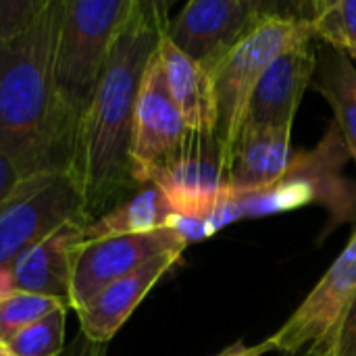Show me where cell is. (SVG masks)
<instances>
[{"label": "cell", "mask_w": 356, "mask_h": 356, "mask_svg": "<svg viewBox=\"0 0 356 356\" xmlns=\"http://www.w3.org/2000/svg\"><path fill=\"white\" fill-rule=\"evenodd\" d=\"M167 8L159 0H134L79 121L69 175L81 196L83 227L142 188L131 169L134 115L142 79L169 25Z\"/></svg>", "instance_id": "6da1fadb"}, {"label": "cell", "mask_w": 356, "mask_h": 356, "mask_svg": "<svg viewBox=\"0 0 356 356\" xmlns=\"http://www.w3.org/2000/svg\"><path fill=\"white\" fill-rule=\"evenodd\" d=\"M63 0H48L21 31L0 38V152L23 177L71 167L79 121L54 86Z\"/></svg>", "instance_id": "7a4b0ae2"}, {"label": "cell", "mask_w": 356, "mask_h": 356, "mask_svg": "<svg viewBox=\"0 0 356 356\" xmlns=\"http://www.w3.org/2000/svg\"><path fill=\"white\" fill-rule=\"evenodd\" d=\"M131 4L134 0H63L54 44V86L77 121L96 94Z\"/></svg>", "instance_id": "3957f363"}, {"label": "cell", "mask_w": 356, "mask_h": 356, "mask_svg": "<svg viewBox=\"0 0 356 356\" xmlns=\"http://www.w3.org/2000/svg\"><path fill=\"white\" fill-rule=\"evenodd\" d=\"M305 40H317L311 19L290 10L275 13L263 19L211 71L217 100V142L223 173L263 73L286 48Z\"/></svg>", "instance_id": "277c9868"}, {"label": "cell", "mask_w": 356, "mask_h": 356, "mask_svg": "<svg viewBox=\"0 0 356 356\" xmlns=\"http://www.w3.org/2000/svg\"><path fill=\"white\" fill-rule=\"evenodd\" d=\"M356 294V229L319 284L269 338L282 356H332Z\"/></svg>", "instance_id": "5b68a950"}, {"label": "cell", "mask_w": 356, "mask_h": 356, "mask_svg": "<svg viewBox=\"0 0 356 356\" xmlns=\"http://www.w3.org/2000/svg\"><path fill=\"white\" fill-rule=\"evenodd\" d=\"M69 221L83 225L81 196L67 171L23 177L0 209V267H10L21 252Z\"/></svg>", "instance_id": "8992f818"}, {"label": "cell", "mask_w": 356, "mask_h": 356, "mask_svg": "<svg viewBox=\"0 0 356 356\" xmlns=\"http://www.w3.org/2000/svg\"><path fill=\"white\" fill-rule=\"evenodd\" d=\"M284 13L261 0H192L169 19L165 38L209 73L263 19Z\"/></svg>", "instance_id": "52a82bcc"}, {"label": "cell", "mask_w": 356, "mask_h": 356, "mask_svg": "<svg viewBox=\"0 0 356 356\" xmlns=\"http://www.w3.org/2000/svg\"><path fill=\"white\" fill-rule=\"evenodd\" d=\"M188 244L171 227L150 234L83 240L73 259L69 309L77 311L113 282L165 252H184Z\"/></svg>", "instance_id": "ba28073f"}, {"label": "cell", "mask_w": 356, "mask_h": 356, "mask_svg": "<svg viewBox=\"0 0 356 356\" xmlns=\"http://www.w3.org/2000/svg\"><path fill=\"white\" fill-rule=\"evenodd\" d=\"M188 131L190 129L169 94L156 52L142 79L134 115L131 169L138 186L154 181V177L175 159Z\"/></svg>", "instance_id": "9c48e42d"}, {"label": "cell", "mask_w": 356, "mask_h": 356, "mask_svg": "<svg viewBox=\"0 0 356 356\" xmlns=\"http://www.w3.org/2000/svg\"><path fill=\"white\" fill-rule=\"evenodd\" d=\"M177 215L204 217L227 200L221 150L215 134L188 131L175 159L152 181Z\"/></svg>", "instance_id": "30bf717a"}, {"label": "cell", "mask_w": 356, "mask_h": 356, "mask_svg": "<svg viewBox=\"0 0 356 356\" xmlns=\"http://www.w3.org/2000/svg\"><path fill=\"white\" fill-rule=\"evenodd\" d=\"M317 69L315 40L286 48L263 73L250 98L244 125L292 127L296 111ZM242 125V127H244Z\"/></svg>", "instance_id": "8fae6325"}, {"label": "cell", "mask_w": 356, "mask_h": 356, "mask_svg": "<svg viewBox=\"0 0 356 356\" xmlns=\"http://www.w3.org/2000/svg\"><path fill=\"white\" fill-rule=\"evenodd\" d=\"M292 127L244 125L225 167V192L229 196L254 194L280 184L290 167Z\"/></svg>", "instance_id": "7c38bea8"}, {"label": "cell", "mask_w": 356, "mask_h": 356, "mask_svg": "<svg viewBox=\"0 0 356 356\" xmlns=\"http://www.w3.org/2000/svg\"><path fill=\"white\" fill-rule=\"evenodd\" d=\"M181 254L184 252L175 250L154 257L98 292L88 305L75 311L79 319V332L102 346L113 340L138 305L146 298V294L159 284V280L179 263Z\"/></svg>", "instance_id": "4fadbf2b"}, {"label": "cell", "mask_w": 356, "mask_h": 356, "mask_svg": "<svg viewBox=\"0 0 356 356\" xmlns=\"http://www.w3.org/2000/svg\"><path fill=\"white\" fill-rule=\"evenodd\" d=\"M81 242L83 225L69 221L21 252L10 265L17 292L58 298L69 307L73 259Z\"/></svg>", "instance_id": "5bb4252c"}, {"label": "cell", "mask_w": 356, "mask_h": 356, "mask_svg": "<svg viewBox=\"0 0 356 356\" xmlns=\"http://www.w3.org/2000/svg\"><path fill=\"white\" fill-rule=\"evenodd\" d=\"M159 60L169 94L188 129L217 136V100L211 73L177 50L167 38L159 46Z\"/></svg>", "instance_id": "9a60e30c"}, {"label": "cell", "mask_w": 356, "mask_h": 356, "mask_svg": "<svg viewBox=\"0 0 356 356\" xmlns=\"http://www.w3.org/2000/svg\"><path fill=\"white\" fill-rule=\"evenodd\" d=\"M175 215L177 213L165 192L154 184H146L121 204L113 207L108 213L88 223L83 227V240L150 234L169 227Z\"/></svg>", "instance_id": "2e32d148"}, {"label": "cell", "mask_w": 356, "mask_h": 356, "mask_svg": "<svg viewBox=\"0 0 356 356\" xmlns=\"http://www.w3.org/2000/svg\"><path fill=\"white\" fill-rule=\"evenodd\" d=\"M332 106L344 144L356 163V65L350 56L334 46L319 56L311 83Z\"/></svg>", "instance_id": "e0dca14e"}, {"label": "cell", "mask_w": 356, "mask_h": 356, "mask_svg": "<svg viewBox=\"0 0 356 356\" xmlns=\"http://www.w3.org/2000/svg\"><path fill=\"white\" fill-rule=\"evenodd\" d=\"M67 307H58L31 323L4 346L10 356H60L65 350Z\"/></svg>", "instance_id": "ac0fdd59"}, {"label": "cell", "mask_w": 356, "mask_h": 356, "mask_svg": "<svg viewBox=\"0 0 356 356\" xmlns=\"http://www.w3.org/2000/svg\"><path fill=\"white\" fill-rule=\"evenodd\" d=\"M309 19L315 38L327 46L348 50L356 48V0H330L309 4Z\"/></svg>", "instance_id": "d6986e66"}, {"label": "cell", "mask_w": 356, "mask_h": 356, "mask_svg": "<svg viewBox=\"0 0 356 356\" xmlns=\"http://www.w3.org/2000/svg\"><path fill=\"white\" fill-rule=\"evenodd\" d=\"M58 307H67V305L58 298L29 294V292H15L2 298L0 300V344H6L19 332L40 321L42 317H46Z\"/></svg>", "instance_id": "ffe728a7"}, {"label": "cell", "mask_w": 356, "mask_h": 356, "mask_svg": "<svg viewBox=\"0 0 356 356\" xmlns=\"http://www.w3.org/2000/svg\"><path fill=\"white\" fill-rule=\"evenodd\" d=\"M332 356H356V294L353 305L348 309V315L342 323L338 342L334 346Z\"/></svg>", "instance_id": "44dd1931"}, {"label": "cell", "mask_w": 356, "mask_h": 356, "mask_svg": "<svg viewBox=\"0 0 356 356\" xmlns=\"http://www.w3.org/2000/svg\"><path fill=\"white\" fill-rule=\"evenodd\" d=\"M23 181V175L13 165V161L0 152V209L8 202V198L15 194L19 184Z\"/></svg>", "instance_id": "7402d4cb"}, {"label": "cell", "mask_w": 356, "mask_h": 356, "mask_svg": "<svg viewBox=\"0 0 356 356\" xmlns=\"http://www.w3.org/2000/svg\"><path fill=\"white\" fill-rule=\"evenodd\" d=\"M60 356H104V346L92 342L86 334L77 332V336L65 346Z\"/></svg>", "instance_id": "603a6c76"}, {"label": "cell", "mask_w": 356, "mask_h": 356, "mask_svg": "<svg viewBox=\"0 0 356 356\" xmlns=\"http://www.w3.org/2000/svg\"><path fill=\"white\" fill-rule=\"evenodd\" d=\"M271 350L273 348H271V342L267 338L265 342H261L257 346H246L244 342H236V344L227 346L225 350H221L219 355L215 356H263L267 355V353H271Z\"/></svg>", "instance_id": "cb8c5ba5"}, {"label": "cell", "mask_w": 356, "mask_h": 356, "mask_svg": "<svg viewBox=\"0 0 356 356\" xmlns=\"http://www.w3.org/2000/svg\"><path fill=\"white\" fill-rule=\"evenodd\" d=\"M15 292H17V286H15V277H13L10 267H0V300L15 294Z\"/></svg>", "instance_id": "d4e9b609"}, {"label": "cell", "mask_w": 356, "mask_h": 356, "mask_svg": "<svg viewBox=\"0 0 356 356\" xmlns=\"http://www.w3.org/2000/svg\"><path fill=\"white\" fill-rule=\"evenodd\" d=\"M344 52H346V54L350 56V60H353V63L356 65V48H348V50H344Z\"/></svg>", "instance_id": "484cf974"}, {"label": "cell", "mask_w": 356, "mask_h": 356, "mask_svg": "<svg viewBox=\"0 0 356 356\" xmlns=\"http://www.w3.org/2000/svg\"><path fill=\"white\" fill-rule=\"evenodd\" d=\"M0 356H10V355H8V350H6V346H4V344H0Z\"/></svg>", "instance_id": "4316f807"}, {"label": "cell", "mask_w": 356, "mask_h": 356, "mask_svg": "<svg viewBox=\"0 0 356 356\" xmlns=\"http://www.w3.org/2000/svg\"><path fill=\"white\" fill-rule=\"evenodd\" d=\"M307 356H325V355H307Z\"/></svg>", "instance_id": "83f0119b"}]
</instances>
